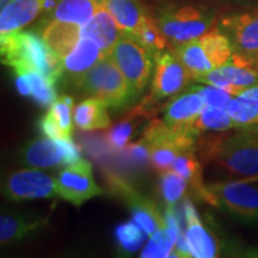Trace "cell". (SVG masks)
Wrapping results in <instances>:
<instances>
[{"label":"cell","mask_w":258,"mask_h":258,"mask_svg":"<svg viewBox=\"0 0 258 258\" xmlns=\"http://www.w3.org/2000/svg\"><path fill=\"white\" fill-rule=\"evenodd\" d=\"M0 48L3 63L15 73L32 71L54 84L63 76L62 60L36 32L21 30L0 36Z\"/></svg>","instance_id":"cell-1"},{"label":"cell","mask_w":258,"mask_h":258,"mask_svg":"<svg viewBox=\"0 0 258 258\" xmlns=\"http://www.w3.org/2000/svg\"><path fill=\"white\" fill-rule=\"evenodd\" d=\"M203 160L213 161L228 175L258 182V132L238 131L213 138L201 147Z\"/></svg>","instance_id":"cell-2"},{"label":"cell","mask_w":258,"mask_h":258,"mask_svg":"<svg viewBox=\"0 0 258 258\" xmlns=\"http://www.w3.org/2000/svg\"><path fill=\"white\" fill-rule=\"evenodd\" d=\"M154 18L170 47L202 36L215 21L214 14L207 8L179 3L161 5Z\"/></svg>","instance_id":"cell-3"},{"label":"cell","mask_w":258,"mask_h":258,"mask_svg":"<svg viewBox=\"0 0 258 258\" xmlns=\"http://www.w3.org/2000/svg\"><path fill=\"white\" fill-rule=\"evenodd\" d=\"M170 49L182 61L192 80L225 64L234 53L230 38L219 28Z\"/></svg>","instance_id":"cell-4"},{"label":"cell","mask_w":258,"mask_h":258,"mask_svg":"<svg viewBox=\"0 0 258 258\" xmlns=\"http://www.w3.org/2000/svg\"><path fill=\"white\" fill-rule=\"evenodd\" d=\"M82 96L102 99L110 108H123L137 98L111 56H105L74 84Z\"/></svg>","instance_id":"cell-5"},{"label":"cell","mask_w":258,"mask_h":258,"mask_svg":"<svg viewBox=\"0 0 258 258\" xmlns=\"http://www.w3.org/2000/svg\"><path fill=\"white\" fill-rule=\"evenodd\" d=\"M212 205L246 224L258 225V185L244 179L207 184Z\"/></svg>","instance_id":"cell-6"},{"label":"cell","mask_w":258,"mask_h":258,"mask_svg":"<svg viewBox=\"0 0 258 258\" xmlns=\"http://www.w3.org/2000/svg\"><path fill=\"white\" fill-rule=\"evenodd\" d=\"M110 56L127 79L135 96L143 93L156 67V56L131 34H124L118 40Z\"/></svg>","instance_id":"cell-7"},{"label":"cell","mask_w":258,"mask_h":258,"mask_svg":"<svg viewBox=\"0 0 258 258\" xmlns=\"http://www.w3.org/2000/svg\"><path fill=\"white\" fill-rule=\"evenodd\" d=\"M140 140L150 148L152 166L161 172L171 169L180 153L196 150L198 139L176 133L163 120L153 118L145 128Z\"/></svg>","instance_id":"cell-8"},{"label":"cell","mask_w":258,"mask_h":258,"mask_svg":"<svg viewBox=\"0 0 258 258\" xmlns=\"http://www.w3.org/2000/svg\"><path fill=\"white\" fill-rule=\"evenodd\" d=\"M195 82L215 85L237 96L258 83V60L234 51L225 64L203 74Z\"/></svg>","instance_id":"cell-9"},{"label":"cell","mask_w":258,"mask_h":258,"mask_svg":"<svg viewBox=\"0 0 258 258\" xmlns=\"http://www.w3.org/2000/svg\"><path fill=\"white\" fill-rule=\"evenodd\" d=\"M55 191L56 196L76 207L104 194L93 177L91 163L82 158L60 171L55 178Z\"/></svg>","instance_id":"cell-10"},{"label":"cell","mask_w":258,"mask_h":258,"mask_svg":"<svg viewBox=\"0 0 258 258\" xmlns=\"http://www.w3.org/2000/svg\"><path fill=\"white\" fill-rule=\"evenodd\" d=\"M79 150L71 141H57L47 137L37 138L25 144L21 151V161L34 169L66 166L79 160Z\"/></svg>","instance_id":"cell-11"},{"label":"cell","mask_w":258,"mask_h":258,"mask_svg":"<svg viewBox=\"0 0 258 258\" xmlns=\"http://www.w3.org/2000/svg\"><path fill=\"white\" fill-rule=\"evenodd\" d=\"M192 78L172 50H163L156 57L154 76L151 85L152 102H159L178 95L184 90Z\"/></svg>","instance_id":"cell-12"},{"label":"cell","mask_w":258,"mask_h":258,"mask_svg":"<svg viewBox=\"0 0 258 258\" xmlns=\"http://www.w3.org/2000/svg\"><path fill=\"white\" fill-rule=\"evenodd\" d=\"M108 182L111 191L127 203L133 215V220L147 235H152L157 231L166 227L165 217L160 214L159 209L150 199L145 198L134 186L117 176L109 175Z\"/></svg>","instance_id":"cell-13"},{"label":"cell","mask_w":258,"mask_h":258,"mask_svg":"<svg viewBox=\"0 0 258 258\" xmlns=\"http://www.w3.org/2000/svg\"><path fill=\"white\" fill-rule=\"evenodd\" d=\"M205 106L198 85H194L167 103L163 111V121L176 133L198 139L194 132V124Z\"/></svg>","instance_id":"cell-14"},{"label":"cell","mask_w":258,"mask_h":258,"mask_svg":"<svg viewBox=\"0 0 258 258\" xmlns=\"http://www.w3.org/2000/svg\"><path fill=\"white\" fill-rule=\"evenodd\" d=\"M4 195L11 201L50 199L56 196L55 178L42 172L40 169L16 171L4 184Z\"/></svg>","instance_id":"cell-15"},{"label":"cell","mask_w":258,"mask_h":258,"mask_svg":"<svg viewBox=\"0 0 258 258\" xmlns=\"http://www.w3.org/2000/svg\"><path fill=\"white\" fill-rule=\"evenodd\" d=\"M219 29L230 38L234 51L258 56V9L228 16L220 22Z\"/></svg>","instance_id":"cell-16"},{"label":"cell","mask_w":258,"mask_h":258,"mask_svg":"<svg viewBox=\"0 0 258 258\" xmlns=\"http://www.w3.org/2000/svg\"><path fill=\"white\" fill-rule=\"evenodd\" d=\"M183 213L186 222L185 238L191 257L213 258L220 253L218 238L205 227L196 212L195 206L189 199L183 200Z\"/></svg>","instance_id":"cell-17"},{"label":"cell","mask_w":258,"mask_h":258,"mask_svg":"<svg viewBox=\"0 0 258 258\" xmlns=\"http://www.w3.org/2000/svg\"><path fill=\"white\" fill-rule=\"evenodd\" d=\"M53 0H9L0 12V36L21 31L44 10L53 9Z\"/></svg>","instance_id":"cell-18"},{"label":"cell","mask_w":258,"mask_h":258,"mask_svg":"<svg viewBox=\"0 0 258 258\" xmlns=\"http://www.w3.org/2000/svg\"><path fill=\"white\" fill-rule=\"evenodd\" d=\"M73 104L72 97L66 95L57 97L38 122L41 133L53 140H72Z\"/></svg>","instance_id":"cell-19"},{"label":"cell","mask_w":258,"mask_h":258,"mask_svg":"<svg viewBox=\"0 0 258 258\" xmlns=\"http://www.w3.org/2000/svg\"><path fill=\"white\" fill-rule=\"evenodd\" d=\"M153 103L147 97L140 105L132 109L117 124L110 129L108 134V143L111 148L118 151L124 150L131 140L140 133V128L147 127H144L145 123H150L154 118Z\"/></svg>","instance_id":"cell-20"},{"label":"cell","mask_w":258,"mask_h":258,"mask_svg":"<svg viewBox=\"0 0 258 258\" xmlns=\"http://www.w3.org/2000/svg\"><path fill=\"white\" fill-rule=\"evenodd\" d=\"M105 57L101 47L89 37H82L74 49L62 59L63 76L76 84L90 70Z\"/></svg>","instance_id":"cell-21"},{"label":"cell","mask_w":258,"mask_h":258,"mask_svg":"<svg viewBox=\"0 0 258 258\" xmlns=\"http://www.w3.org/2000/svg\"><path fill=\"white\" fill-rule=\"evenodd\" d=\"M124 34L127 32L118 27L105 6L99 9L88 23L82 27V37H89L95 41L105 56L110 55L115 44Z\"/></svg>","instance_id":"cell-22"},{"label":"cell","mask_w":258,"mask_h":258,"mask_svg":"<svg viewBox=\"0 0 258 258\" xmlns=\"http://www.w3.org/2000/svg\"><path fill=\"white\" fill-rule=\"evenodd\" d=\"M226 109L237 131L258 132V83L233 96Z\"/></svg>","instance_id":"cell-23"},{"label":"cell","mask_w":258,"mask_h":258,"mask_svg":"<svg viewBox=\"0 0 258 258\" xmlns=\"http://www.w3.org/2000/svg\"><path fill=\"white\" fill-rule=\"evenodd\" d=\"M41 36L61 60L74 49L82 38V27L60 21L44 22Z\"/></svg>","instance_id":"cell-24"},{"label":"cell","mask_w":258,"mask_h":258,"mask_svg":"<svg viewBox=\"0 0 258 258\" xmlns=\"http://www.w3.org/2000/svg\"><path fill=\"white\" fill-rule=\"evenodd\" d=\"M103 4L118 27L133 36H137L151 16L141 0H103Z\"/></svg>","instance_id":"cell-25"},{"label":"cell","mask_w":258,"mask_h":258,"mask_svg":"<svg viewBox=\"0 0 258 258\" xmlns=\"http://www.w3.org/2000/svg\"><path fill=\"white\" fill-rule=\"evenodd\" d=\"M103 6V0H55L46 22L60 21L83 27Z\"/></svg>","instance_id":"cell-26"},{"label":"cell","mask_w":258,"mask_h":258,"mask_svg":"<svg viewBox=\"0 0 258 258\" xmlns=\"http://www.w3.org/2000/svg\"><path fill=\"white\" fill-rule=\"evenodd\" d=\"M16 86L21 95L31 97L35 102L43 106H50L57 98L55 84L42 76L41 73L27 71L15 73Z\"/></svg>","instance_id":"cell-27"},{"label":"cell","mask_w":258,"mask_h":258,"mask_svg":"<svg viewBox=\"0 0 258 258\" xmlns=\"http://www.w3.org/2000/svg\"><path fill=\"white\" fill-rule=\"evenodd\" d=\"M171 169L176 171L178 175L188 180L189 186L192 189L194 194L198 196L199 199L203 200L207 202L208 205L212 203V196L211 192L208 191L207 184L203 183L202 178V164L196 157L195 150H188L180 153L176 160L173 161Z\"/></svg>","instance_id":"cell-28"},{"label":"cell","mask_w":258,"mask_h":258,"mask_svg":"<svg viewBox=\"0 0 258 258\" xmlns=\"http://www.w3.org/2000/svg\"><path fill=\"white\" fill-rule=\"evenodd\" d=\"M73 121L83 131L106 129L111 123L108 105L96 97H88L74 108Z\"/></svg>","instance_id":"cell-29"},{"label":"cell","mask_w":258,"mask_h":258,"mask_svg":"<svg viewBox=\"0 0 258 258\" xmlns=\"http://www.w3.org/2000/svg\"><path fill=\"white\" fill-rule=\"evenodd\" d=\"M47 225V219L28 221L18 215H2L0 218V243L8 245L23 239Z\"/></svg>","instance_id":"cell-30"},{"label":"cell","mask_w":258,"mask_h":258,"mask_svg":"<svg viewBox=\"0 0 258 258\" xmlns=\"http://www.w3.org/2000/svg\"><path fill=\"white\" fill-rule=\"evenodd\" d=\"M182 226L180 219L175 226L167 225L166 227L157 231L150 235L147 244L141 251L140 257L143 258H163L173 256L176 247L178 228Z\"/></svg>","instance_id":"cell-31"},{"label":"cell","mask_w":258,"mask_h":258,"mask_svg":"<svg viewBox=\"0 0 258 258\" xmlns=\"http://www.w3.org/2000/svg\"><path fill=\"white\" fill-rule=\"evenodd\" d=\"M232 128H235V124L227 109L214 106H205L194 124L198 137L205 132H226Z\"/></svg>","instance_id":"cell-32"},{"label":"cell","mask_w":258,"mask_h":258,"mask_svg":"<svg viewBox=\"0 0 258 258\" xmlns=\"http://www.w3.org/2000/svg\"><path fill=\"white\" fill-rule=\"evenodd\" d=\"M189 183L172 169L161 171L159 191L166 207H175L180 200L184 199Z\"/></svg>","instance_id":"cell-33"},{"label":"cell","mask_w":258,"mask_h":258,"mask_svg":"<svg viewBox=\"0 0 258 258\" xmlns=\"http://www.w3.org/2000/svg\"><path fill=\"white\" fill-rule=\"evenodd\" d=\"M137 37L141 44H144L154 56L157 57L160 51L165 50L170 46L166 37L161 32L156 18L150 16V18L145 22L143 28L138 32Z\"/></svg>","instance_id":"cell-34"},{"label":"cell","mask_w":258,"mask_h":258,"mask_svg":"<svg viewBox=\"0 0 258 258\" xmlns=\"http://www.w3.org/2000/svg\"><path fill=\"white\" fill-rule=\"evenodd\" d=\"M147 235L134 220L121 224L116 228V239L120 247L125 252H134L139 250Z\"/></svg>","instance_id":"cell-35"},{"label":"cell","mask_w":258,"mask_h":258,"mask_svg":"<svg viewBox=\"0 0 258 258\" xmlns=\"http://www.w3.org/2000/svg\"><path fill=\"white\" fill-rule=\"evenodd\" d=\"M199 92L201 93L206 106H214V108H227L228 103L233 98V96L224 89L218 88L211 84H206L205 86H199Z\"/></svg>","instance_id":"cell-36"},{"label":"cell","mask_w":258,"mask_h":258,"mask_svg":"<svg viewBox=\"0 0 258 258\" xmlns=\"http://www.w3.org/2000/svg\"><path fill=\"white\" fill-rule=\"evenodd\" d=\"M124 150L131 163L134 164L135 166L145 167L147 164L151 163L150 148L144 141L139 140L138 143L129 144Z\"/></svg>","instance_id":"cell-37"},{"label":"cell","mask_w":258,"mask_h":258,"mask_svg":"<svg viewBox=\"0 0 258 258\" xmlns=\"http://www.w3.org/2000/svg\"><path fill=\"white\" fill-rule=\"evenodd\" d=\"M8 2H9V0H2V6L4 5V4H6V3H8Z\"/></svg>","instance_id":"cell-38"},{"label":"cell","mask_w":258,"mask_h":258,"mask_svg":"<svg viewBox=\"0 0 258 258\" xmlns=\"http://www.w3.org/2000/svg\"><path fill=\"white\" fill-rule=\"evenodd\" d=\"M256 59H257V60H258V56H257V57H256Z\"/></svg>","instance_id":"cell-39"}]
</instances>
